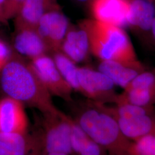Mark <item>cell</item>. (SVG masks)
I'll return each mask as SVG.
<instances>
[{"mask_svg":"<svg viewBox=\"0 0 155 155\" xmlns=\"http://www.w3.org/2000/svg\"><path fill=\"white\" fill-rule=\"evenodd\" d=\"M150 31H152V34H153V37H154V38H155V20H153V21L152 24V27H151Z\"/></svg>","mask_w":155,"mask_h":155,"instance_id":"26","label":"cell"},{"mask_svg":"<svg viewBox=\"0 0 155 155\" xmlns=\"http://www.w3.org/2000/svg\"></svg>","mask_w":155,"mask_h":155,"instance_id":"31","label":"cell"},{"mask_svg":"<svg viewBox=\"0 0 155 155\" xmlns=\"http://www.w3.org/2000/svg\"><path fill=\"white\" fill-rule=\"evenodd\" d=\"M25 0H5L1 11V21L16 16Z\"/></svg>","mask_w":155,"mask_h":155,"instance_id":"23","label":"cell"},{"mask_svg":"<svg viewBox=\"0 0 155 155\" xmlns=\"http://www.w3.org/2000/svg\"><path fill=\"white\" fill-rule=\"evenodd\" d=\"M28 124L22 103L7 96L0 100V133L25 134Z\"/></svg>","mask_w":155,"mask_h":155,"instance_id":"9","label":"cell"},{"mask_svg":"<svg viewBox=\"0 0 155 155\" xmlns=\"http://www.w3.org/2000/svg\"><path fill=\"white\" fill-rule=\"evenodd\" d=\"M77 2H89L91 1V0H75Z\"/></svg>","mask_w":155,"mask_h":155,"instance_id":"29","label":"cell"},{"mask_svg":"<svg viewBox=\"0 0 155 155\" xmlns=\"http://www.w3.org/2000/svg\"><path fill=\"white\" fill-rule=\"evenodd\" d=\"M127 88L155 90V76L150 72H142L141 74H138Z\"/></svg>","mask_w":155,"mask_h":155,"instance_id":"22","label":"cell"},{"mask_svg":"<svg viewBox=\"0 0 155 155\" xmlns=\"http://www.w3.org/2000/svg\"><path fill=\"white\" fill-rule=\"evenodd\" d=\"M129 155L127 153V152H121V153H118L116 154H113V155Z\"/></svg>","mask_w":155,"mask_h":155,"instance_id":"28","label":"cell"},{"mask_svg":"<svg viewBox=\"0 0 155 155\" xmlns=\"http://www.w3.org/2000/svg\"><path fill=\"white\" fill-rule=\"evenodd\" d=\"M75 121L109 155L127 152L130 141L122 135L111 109L100 105L87 107L79 113Z\"/></svg>","mask_w":155,"mask_h":155,"instance_id":"3","label":"cell"},{"mask_svg":"<svg viewBox=\"0 0 155 155\" xmlns=\"http://www.w3.org/2000/svg\"><path fill=\"white\" fill-rule=\"evenodd\" d=\"M0 86L7 97L35 107L44 114L59 111L30 64L15 55L0 70Z\"/></svg>","mask_w":155,"mask_h":155,"instance_id":"1","label":"cell"},{"mask_svg":"<svg viewBox=\"0 0 155 155\" xmlns=\"http://www.w3.org/2000/svg\"><path fill=\"white\" fill-rule=\"evenodd\" d=\"M116 118H127L151 113L149 107L135 105L127 102H118L116 109H111Z\"/></svg>","mask_w":155,"mask_h":155,"instance_id":"20","label":"cell"},{"mask_svg":"<svg viewBox=\"0 0 155 155\" xmlns=\"http://www.w3.org/2000/svg\"><path fill=\"white\" fill-rule=\"evenodd\" d=\"M53 60L63 77L69 84L72 90L78 91L79 86L77 80L78 67L75 63L63 54L61 51L54 52Z\"/></svg>","mask_w":155,"mask_h":155,"instance_id":"17","label":"cell"},{"mask_svg":"<svg viewBox=\"0 0 155 155\" xmlns=\"http://www.w3.org/2000/svg\"><path fill=\"white\" fill-rule=\"evenodd\" d=\"M59 8L56 0H25L15 17L16 28H36L40 19L47 12Z\"/></svg>","mask_w":155,"mask_h":155,"instance_id":"12","label":"cell"},{"mask_svg":"<svg viewBox=\"0 0 155 155\" xmlns=\"http://www.w3.org/2000/svg\"><path fill=\"white\" fill-rule=\"evenodd\" d=\"M70 26L67 17L58 8L45 13L40 19L36 29L48 50L55 52L61 50Z\"/></svg>","mask_w":155,"mask_h":155,"instance_id":"6","label":"cell"},{"mask_svg":"<svg viewBox=\"0 0 155 155\" xmlns=\"http://www.w3.org/2000/svg\"><path fill=\"white\" fill-rule=\"evenodd\" d=\"M13 45L18 53L31 60L46 55L49 51L36 28H16Z\"/></svg>","mask_w":155,"mask_h":155,"instance_id":"10","label":"cell"},{"mask_svg":"<svg viewBox=\"0 0 155 155\" xmlns=\"http://www.w3.org/2000/svg\"><path fill=\"white\" fill-rule=\"evenodd\" d=\"M105 150L99 144L90 139L78 155H104Z\"/></svg>","mask_w":155,"mask_h":155,"instance_id":"24","label":"cell"},{"mask_svg":"<svg viewBox=\"0 0 155 155\" xmlns=\"http://www.w3.org/2000/svg\"><path fill=\"white\" fill-rule=\"evenodd\" d=\"M98 69L109 78L115 85L124 89H126L139 74L136 69L111 61H102Z\"/></svg>","mask_w":155,"mask_h":155,"instance_id":"15","label":"cell"},{"mask_svg":"<svg viewBox=\"0 0 155 155\" xmlns=\"http://www.w3.org/2000/svg\"><path fill=\"white\" fill-rule=\"evenodd\" d=\"M0 21H1V20H0Z\"/></svg>","mask_w":155,"mask_h":155,"instance_id":"30","label":"cell"},{"mask_svg":"<svg viewBox=\"0 0 155 155\" xmlns=\"http://www.w3.org/2000/svg\"><path fill=\"white\" fill-rule=\"evenodd\" d=\"M127 152L129 155H155V133L130 141Z\"/></svg>","mask_w":155,"mask_h":155,"instance_id":"19","label":"cell"},{"mask_svg":"<svg viewBox=\"0 0 155 155\" xmlns=\"http://www.w3.org/2000/svg\"><path fill=\"white\" fill-rule=\"evenodd\" d=\"M27 146L24 134L0 133V155H26Z\"/></svg>","mask_w":155,"mask_h":155,"instance_id":"16","label":"cell"},{"mask_svg":"<svg viewBox=\"0 0 155 155\" xmlns=\"http://www.w3.org/2000/svg\"><path fill=\"white\" fill-rule=\"evenodd\" d=\"M122 135L133 141L155 133V117L150 113L127 118H116Z\"/></svg>","mask_w":155,"mask_h":155,"instance_id":"13","label":"cell"},{"mask_svg":"<svg viewBox=\"0 0 155 155\" xmlns=\"http://www.w3.org/2000/svg\"><path fill=\"white\" fill-rule=\"evenodd\" d=\"M11 51L5 43L0 39V70L11 58Z\"/></svg>","mask_w":155,"mask_h":155,"instance_id":"25","label":"cell"},{"mask_svg":"<svg viewBox=\"0 0 155 155\" xmlns=\"http://www.w3.org/2000/svg\"><path fill=\"white\" fill-rule=\"evenodd\" d=\"M29 64L50 94L67 101L71 100L72 88L61 75L52 58L44 55L31 60Z\"/></svg>","mask_w":155,"mask_h":155,"instance_id":"5","label":"cell"},{"mask_svg":"<svg viewBox=\"0 0 155 155\" xmlns=\"http://www.w3.org/2000/svg\"><path fill=\"white\" fill-rule=\"evenodd\" d=\"M70 124L71 145L72 152L78 155L91 139L75 120L71 118Z\"/></svg>","mask_w":155,"mask_h":155,"instance_id":"21","label":"cell"},{"mask_svg":"<svg viewBox=\"0 0 155 155\" xmlns=\"http://www.w3.org/2000/svg\"><path fill=\"white\" fill-rule=\"evenodd\" d=\"M78 91L95 100L110 98L114 83L105 74L88 67H78Z\"/></svg>","mask_w":155,"mask_h":155,"instance_id":"7","label":"cell"},{"mask_svg":"<svg viewBox=\"0 0 155 155\" xmlns=\"http://www.w3.org/2000/svg\"><path fill=\"white\" fill-rule=\"evenodd\" d=\"M130 0H91V11L94 19L123 28L129 25Z\"/></svg>","mask_w":155,"mask_h":155,"instance_id":"8","label":"cell"},{"mask_svg":"<svg viewBox=\"0 0 155 155\" xmlns=\"http://www.w3.org/2000/svg\"><path fill=\"white\" fill-rule=\"evenodd\" d=\"M155 95V90H153L126 88L125 93L118 98V102L148 107L153 100Z\"/></svg>","mask_w":155,"mask_h":155,"instance_id":"18","label":"cell"},{"mask_svg":"<svg viewBox=\"0 0 155 155\" xmlns=\"http://www.w3.org/2000/svg\"><path fill=\"white\" fill-rule=\"evenodd\" d=\"M60 51L74 63L84 61L90 50L89 38L85 30L80 25L70 26L61 44Z\"/></svg>","mask_w":155,"mask_h":155,"instance_id":"11","label":"cell"},{"mask_svg":"<svg viewBox=\"0 0 155 155\" xmlns=\"http://www.w3.org/2000/svg\"><path fill=\"white\" fill-rule=\"evenodd\" d=\"M155 18V6L150 0H130L129 25L147 31Z\"/></svg>","mask_w":155,"mask_h":155,"instance_id":"14","label":"cell"},{"mask_svg":"<svg viewBox=\"0 0 155 155\" xmlns=\"http://www.w3.org/2000/svg\"><path fill=\"white\" fill-rule=\"evenodd\" d=\"M33 155H38L34 154ZM43 155H68L63 153H45Z\"/></svg>","mask_w":155,"mask_h":155,"instance_id":"27","label":"cell"},{"mask_svg":"<svg viewBox=\"0 0 155 155\" xmlns=\"http://www.w3.org/2000/svg\"><path fill=\"white\" fill-rule=\"evenodd\" d=\"M45 129L42 138L45 153H72L71 145V118L59 111L45 114Z\"/></svg>","mask_w":155,"mask_h":155,"instance_id":"4","label":"cell"},{"mask_svg":"<svg viewBox=\"0 0 155 155\" xmlns=\"http://www.w3.org/2000/svg\"><path fill=\"white\" fill-rule=\"evenodd\" d=\"M79 25L87 34L90 51L102 61H117L137 70L141 68L133 45L123 28L94 19L85 20Z\"/></svg>","mask_w":155,"mask_h":155,"instance_id":"2","label":"cell"}]
</instances>
